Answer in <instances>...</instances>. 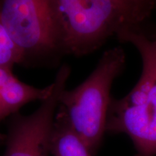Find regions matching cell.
<instances>
[{
	"instance_id": "1",
	"label": "cell",
	"mask_w": 156,
	"mask_h": 156,
	"mask_svg": "<svg viewBox=\"0 0 156 156\" xmlns=\"http://www.w3.org/2000/svg\"><path fill=\"white\" fill-rule=\"evenodd\" d=\"M116 36L135 46L142 69L139 80L126 96L111 99L106 132L129 136L136 156H156V32L137 25L123 29Z\"/></svg>"
},
{
	"instance_id": "2",
	"label": "cell",
	"mask_w": 156,
	"mask_h": 156,
	"mask_svg": "<svg viewBox=\"0 0 156 156\" xmlns=\"http://www.w3.org/2000/svg\"><path fill=\"white\" fill-rule=\"evenodd\" d=\"M0 20L25 67H55L68 55L52 0H0Z\"/></svg>"
},
{
	"instance_id": "3",
	"label": "cell",
	"mask_w": 156,
	"mask_h": 156,
	"mask_svg": "<svg viewBox=\"0 0 156 156\" xmlns=\"http://www.w3.org/2000/svg\"><path fill=\"white\" fill-rule=\"evenodd\" d=\"M68 55L86 56L148 17L123 0H52Z\"/></svg>"
},
{
	"instance_id": "4",
	"label": "cell",
	"mask_w": 156,
	"mask_h": 156,
	"mask_svg": "<svg viewBox=\"0 0 156 156\" xmlns=\"http://www.w3.org/2000/svg\"><path fill=\"white\" fill-rule=\"evenodd\" d=\"M126 54L119 46L106 51L88 77L72 90L64 89L58 106L92 155L97 153L106 133L114 81L123 73Z\"/></svg>"
},
{
	"instance_id": "5",
	"label": "cell",
	"mask_w": 156,
	"mask_h": 156,
	"mask_svg": "<svg viewBox=\"0 0 156 156\" xmlns=\"http://www.w3.org/2000/svg\"><path fill=\"white\" fill-rule=\"evenodd\" d=\"M72 69L62 64L54 78V89L32 114L19 112L9 117L2 156H50V140L59 97L66 89Z\"/></svg>"
},
{
	"instance_id": "6",
	"label": "cell",
	"mask_w": 156,
	"mask_h": 156,
	"mask_svg": "<svg viewBox=\"0 0 156 156\" xmlns=\"http://www.w3.org/2000/svg\"><path fill=\"white\" fill-rule=\"evenodd\" d=\"M53 89V83L40 88L23 83L15 76L0 88V124L12 115L19 112L25 105L47 98Z\"/></svg>"
},
{
	"instance_id": "7",
	"label": "cell",
	"mask_w": 156,
	"mask_h": 156,
	"mask_svg": "<svg viewBox=\"0 0 156 156\" xmlns=\"http://www.w3.org/2000/svg\"><path fill=\"white\" fill-rule=\"evenodd\" d=\"M50 151L53 156H93L71 125L67 114L59 106L51 134Z\"/></svg>"
},
{
	"instance_id": "8",
	"label": "cell",
	"mask_w": 156,
	"mask_h": 156,
	"mask_svg": "<svg viewBox=\"0 0 156 156\" xmlns=\"http://www.w3.org/2000/svg\"><path fill=\"white\" fill-rule=\"evenodd\" d=\"M21 54L0 20V67L12 69L15 64L20 65Z\"/></svg>"
},
{
	"instance_id": "9",
	"label": "cell",
	"mask_w": 156,
	"mask_h": 156,
	"mask_svg": "<svg viewBox=\"0 0 156 156\" xmlns=\"http://www.w3.org/2000/svg\"><path fill=\"white\" fill-rule=\"evenodd\" d=\"M123 1H124L129 5L132 6L137 10H139L140 12H142V14L147 15V16H149V15H151V12L139 0H123Z\"/></svg>"
},
{
	"instance_id": "10",
	"label": "cell",
	"mask_w": 156,
	"mask_h": 156,
	"mask_svg": "<svg viewBox=\"0 0 156 156\" xmlns=\"http://www.w3.org/2000/svg\"><path fill=\"white\" fill-rule=\"evenodd\" d=\"M147 8L153 12L156 9V0H139Z\"/></svg>"
},
{
	"instance_id": "11",
	"label": "cell",
	"mask_w": 156,
	"mask_h": 156,
	"mask_svg": "<svg viewBox=\"0 0 156 156\" xmlns=\"http://www.w3.org/2000/svg\"><path fill=\"white\" fill-rule=\"evenodd\" d=\"M5 134H2L0 132V145L1 144H5Z\"/></svg>"
}]
</instances>
